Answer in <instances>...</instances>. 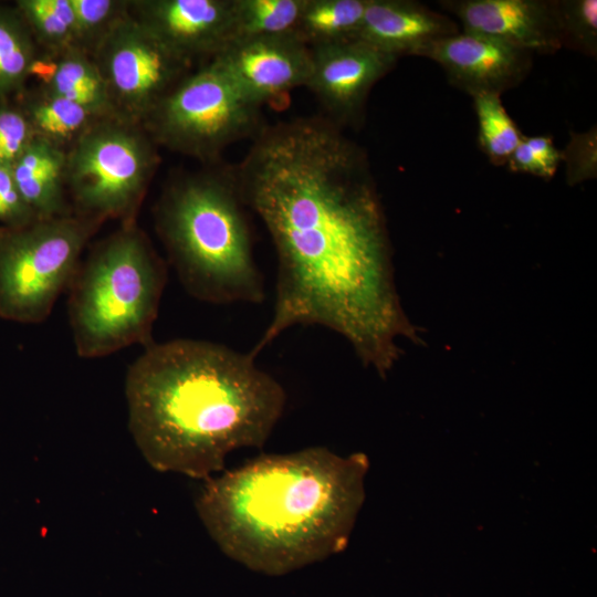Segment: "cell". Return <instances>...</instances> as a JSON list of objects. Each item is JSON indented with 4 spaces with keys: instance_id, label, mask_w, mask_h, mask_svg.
Here are the masks:
<instances>
[{
    "instance_id": "6da1fadb",
    "label": "cell",
    "mask_w": 597,
    "mask_h": 597,
    "mask_svg": "<svg viewBox=\"0 0 597 597\" xmlns=\"http://www.w3.org/2000/svg\"><path fill=\"white\" fill-rule=\"evenodd\" d=\"M232 169L277 259L272 316L250 354L294 326H322L386 377L401 353L397 339L419 336L396 292L386 218L362 147L327 117H297L263 126Z\"/></svg>"
},
{
    "instance_id": "7a4b0ae2",
    "label": "cell",
    "mask_w": 597,
    "mask_h": 597,
    "mask_svg": "<svg viewBox=\"0 0 597 597\" xmlns=\"http://www.w3.org/2000/svg\"><path fill=\"white\" fill-rule=\"evenodd\" d=\"M128 428L149 465L207 480L229 453L262 448L281 419L283 386L249 353L191 338L151 342L125 379Z\"/></svg>"
},
{
    "instance_id": "3957f363",
    "label": "cell",
    "mask_w": 597,
    "mask_h": 597,
    "mask_svg": "<svg viewBox=\"0 0 597 597\" xmlns=\"http://www.w3.org/2000/svg\"><path fill=\"white\" fill-rule=\"evenodd\" d=\"M368 458L325 447L260 454L203 481L196 510L221 552L280 576L343 552L365 500Z\"/></svg>"
},
{
    "instance_id": "277c9868",
    "label": "cell",
    "mask_w": 597,
    "mask_h": 597,
    "mask_svg": "<svg viewBox=\"0 0 597 597\" xmlns=\"http://www.w3.org/2000/svg\"><path fill=\"white\" fill-rule=\"evenodd\" d=\"M245 208L233 169L187 174L163 190L155 228L192 297L217 305L265 300Z\"/></svg>"
},
{
    "instance_id": "5b68a950",
    "label": "cell",
    "mask_w": 597,
    "mask_h": 597,
    "mask_svg": "<svg viewBox=\"0 0 597 597\" xmlns=\"http://www.w3.org/2000/svg\"><path fill=\"white\" fill-rule=\"evenodd\" d=\"M167 263L137 221L98 240L69 286L67 313L83 358L147 346L167 283Z\"/></svg>"
},
{
    "instance_id": "8992f818",
    "label": "cell",
    "mask_w": 597,
    "mask_h": 597,
    "mask_svg": "<svg viewBox=\"0 0 597 597\" xmlns=\"http://www.w3.org/2000/svg\"><path fill=\"white\" fill-rule=\"evenodd\" d=\"M158 163L157 145L142 125L98 118L66 151L73 214L102 224L136 221Z\"/></svg>"
},
{
    "instance_id": "52a82bcc",
    "label": "cell",
    "mask_w": 597,
    "mask_h": 597,
    "mask_svg": "<svg viewBox=\"0 0 597 597\" xmlns=\"http://www.w3.org/2000/svg\"><path fill=\"white\" fill-rule=\"evenodd\" d=\"M101 226L75 214L1 226L0 317L21 324L45 321Z\"/></svg>"
},
{
    "instance_id": "ba28073f",
    "label": "cell",
    "mask_w": 597,
    "mask_h": 597,
    "mask_svg": "<svg viewBox=\"0 0 597 597\" xmlns=\"http://www.w3.org/2000/svg\"><path fill=\"white\" fill-rule=\"evenodd\" d=\"M142 126L157 146L209 164L263 128L261 106L240 94L213 60L182 77Z\"/></svg>"
},
{
    "instance_id": "9c48e42d",
    "label": "cell",
    "mask_w": 597,
    "mask_h": 597,
    "mask_svg": "<svg viewBox=\"0 0 597 597\" xmlns=\"http://www.w3.org/2000/svg\"><path fill=\"white\" fill-rule=\"evenodd\" d=\"M114 115L142 125L159 101L190 70L128 14L93 54Z\"/></svg>"
},
{
    "instance_id": "30bf717a",
    "label": "cell",
    "mask_w": 597,
    "mask_h": 597,
    "mask_svg": "<svg viewBox=\"0 0 597 597\" xmlns=\"http://www.w3.org/2000/svg\"><path fill=\"white\" fill-rule=\"evenodd\" d=\"M234 0H129V14L190 66L233 40Z\"/></svg>"
},
{
    "instance_id": "8fae6325",
    "label": "cell",
    "mask_w": 597,
    "mask_h": 597,
    "mask_svg": "<svg viewBox=\"0 0 597 597\" xmlns=\"http://www.w3.org/2000/svg\"><path fill=\"white\" fill-rule=\"evenodd\" d=\"M310 49L312 71L306 87L325 109V117L342 128L359 123L370 90L397 59L360 39Z\"/></svg>"
},
{
    "instance_id": "7c38bea8",
    "label": "cell",
    "mask_w": 597,
    "mask_h": 597,
    "mask_svg": "<svg viewBox=\"0 0 597 597\" xmlns=\"http://www.w3.org/2000/svg\"><path fill=\"white\" fill-rule=\"evenodd\" d=\"M211 60L259 106L306 86L312 71L311 49L296 35L234 40Z\"/></svg>"
},
{
    "instance_id": "4fadbf2b",
    "label": "cell",
    "mask_w": 597,
    "mask_h": 597,
    "mask_svg": "<svg viewBox=\"0 0 597 597\" xmlns=\"http://www.w3.org/2000/svg\"><path fill=\"white\" fill-rule=\"evenodd\" d=\"M418 56L439 64L449 83L471 96L501 95L521 84L533 64L526 50L464 31L430 42Z\"/></svg>"
},
{
    "instance_id": "5bb4252c",
    "label": "cell",
    "mask_w": 597,
    "mask_h": 597,
    "mask_svg": "<svg viewBox=\"0 0 597 597\" xmlns=\"http://www.w3.org/2000/svg\"><path fill=\"white\" fill-rule=\"evenodd\" d=\"M464 32L486 35L531 53L562 49L556 0H441Z\"/></svg>"
},
{
    "instance_id": "9a60e30c",
    "label": "cell",
    "mask_w": 597,
    "mask_h": 597,
    "mask_svg": "<svg viewBox=\"0 0 597 597\" xmlns=\"http://www.w3.org/2000/svg\"><path fill=\"white\" fill-rule=\"evenodd\" d=\"M459 32L449 17L412 0H367L358 39L399 59Z\"/></svg>"
},
{
    "instance_id": "2e32d148",
    "label": "cell",
    "mask_w": 597,
    "mask_h": 597,
    "mask_svg": "<svg viewBox=\"0 0 597 597\" xmlns=\"http://www.w3.org/2000/svg\"><path fill=\"white\" fill-rule=\"evenodd\" d=\"M65 168L66 151L38 137L11 165L17 187L38 219L73 214Z\"/></svg>"
},
{
    "instance_id": "e0dca14e",
    "label": "cell",
    "mask_w": 597,
    "mask_h": 597,
    "mask_svg": "<svg viewBox=\"0 0 597 597\" xmlns=\"http://www.w3.org/2000/svg\"><path fill=\"white\" fill-rule=\"evenodd\" d=\"M38 86L81 105L98 117L115 116L105 82L93 57L72 48L60 54L40 52L30 72Z\"/></svg>"
},
{
    "instance_id": "ac0fdd59",
    "label": "cell",
    "mask_w": 597,
    "mask_h": 597,
    "mask_svg": "<svg viewBox=\"0 0 597 597\" xmlns=\"http://www.w3.org/2000/svg\"><path fill=\"white\" fill-rule=\"evenodd\" d=\"M14 101L25 114L35 137L65 151L101 118L41 86L25 87Z\"/></svg>"
},
{
    "instance_id": "d6986e66",
    "label": "cell",
    "mask_w": 597,
    "mask_h": 597,
    "mask_svg": "<svg viewBox=\"0 0 597 597\" xmlns=\"http://www.w3.org/2000/svg\"><path fill=\"white\" fill-rule=\"evenodd\" d=\"M367 0H305L295 35L308 48L358 39Z\"/></svg>"
},
{
    "instance_id": "ffe728a7",
    "label": "cell",
    "mask_w": 597,
    "mask_h": 597,
    "mask_svg": "<svg viewBox=\"0 0 597 597\" xmlns=\"http://www.w3.org/2000/svg\"><path fill=\"white\" fill-rule=\"evenodd\" d=\"M40 50L17 7L0 2V102L25 87Z\"/></svg>"
},
{
    "instance_id": "44dd1931",
    "label": "cell",
    "mask_w": 597,
    "mask_h": 597,
    "mask_svg": "<svg viewBox=\"0 0 597 597\" xmlns=\"http://www.w3.org/2000/svg\"><path fill=\"white\" fill-rule=\"evenodd\" d=\"M19 10L42 53L56 55L76 48L77 32L71 0H18Z\"/></svg>"
},
{
    "instance_id": "7402d4cb",
    "label": "cell",
    "mask_w": 597,
    "mask_h": 597,
    "mask_svg": "<svg viewBox=\"0 0 597 597\" xmlns=\"http://www.w3.org/2000/svg\"><path fill=\"white\" fill-rule=\"evenodd\" d=\"M305 0H234L233 40L295 35Z\"/></svg>"
},
{
    "instance_id": "603a6c76",
    "label": "cell",
    "mask_w": 597,
    "mask_h": 597,
    "mask_svg": "<svg viewBox=\"0 0 597 597\" xmlns=\"http://www.w3.org/2000/svg\"><path fill=\"white\" fill-rule=\"evenodd\" d=\"M472 98L481 150L493 165H506L523 134L503 106L501 95L483 93Z\"/></svg>"
},
{
    "instance_id": "cb8c5ba5",
    "label": "cell",
    "mask_w": 597,
    "mask_h": 597,
    "mask_svg": "<svg viewBox=\"0 0 597 597\" xmlns=\"http://www.w3.org/2000/svg\"><path fill=\"white\" fill-rule=\"evenodd\" d=\"M77 49L93 56L113 28L129 14V0H71Z\"/></svg>"
},
{
    "instance_id": "d4e9b609",
    "label": "cell",
    "mask_w": 597,
    "mask_h": 597,
    "mask_svg": "<svg viewBox=\"0 0 597 597\" xmlns=\"http://www.w3.org/2000/svg\"><path fill=\"white\" fill-rule=\"evenodd\" d=\"M562 48L597 56V1L556 0Z\"/></svg>"
},
{
    "instance_id": "484cf974",
    "label": "cell",
    "mask_w": 597,
    "mask_h": 597,
    "mask_svg": "<svg viewBox=\"0 0 597 597\" xmlns=\"http://www.w3.org/2000/svg\"><path fill=\"white\" fill-rule=\"evenodd\" d=\"M34 138L33 129L17 102H0V165L11 166Z\"/></svg>"
},
{
    "instance_id": "4316f807",
    "label": "cell",
    "mask_w": 597,
    "mask_h": 597,
    "mask_svg": "<svg viewBox=\"0 0 597 597\" xmlns=\"http://www.w3.org/2000/svg\"><path fill=\"white\" fill-rule=\"evenodd\" d=\"M36 219L17 187L11 166L0 165V222L2 226L19 227Z\"/></svg>"
},
{
    "instance_id": "83f0119b",
    "label": "cell",
    "mask_w": 597,
    "mask_h": 597,
    "mask_svg": "<svg viewBox=\"0 0 597 597\" xmlns=\"http://www.w3.org/2000/svg\"><path fill=\"white\" fill-rule=\"evenodd\" d=\"M524 139L541 167L542 177H553L562 160V151L555 147L552 137L524 135Z\"/></svg>"
}]
</instances>
